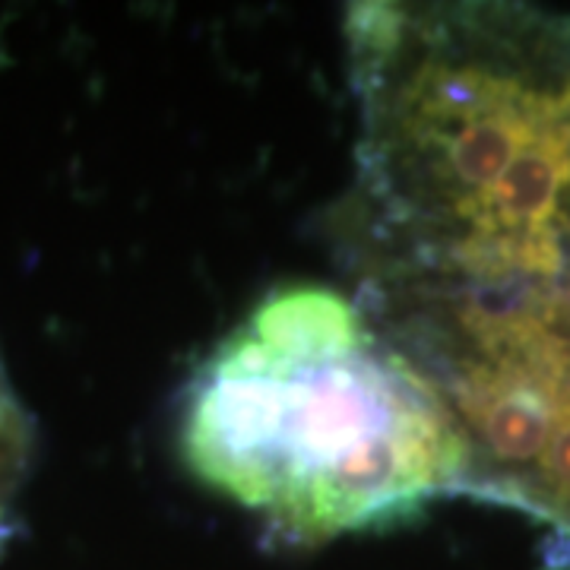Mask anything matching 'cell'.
<instances>
[{"mask_svg":"<svg viewBox=\"0 0 570 570\" xmlns=\"http://www.w3.org/2000/svg\"><path fill=\"white\" fill-rule=\"evenodd\" d=\"M184 463L288 539L384 530L469 489L441 387L343 292L292 283L209 352L184 393Z\"/></svg>","mask_w":570,"mask_h":570,"instance_id":"1","label":"cell"},{"mask_svg":"<svg viewBox=\"0 0 570 570\" xmlns=\"http://www.w3.org/2000/svg\"><path fill=\"white\" fill-rule=\"evenodd\" d=\"M32 415L26 412L20 393L13 390V381L0 362V551L13 532L17 501L32 466Z\"/></svg>","mask_w":570,"mask_h":570,"instance_id":"2","label":"cell"}]
</instances>
